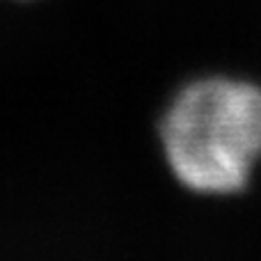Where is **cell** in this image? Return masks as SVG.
I'll return each mask as SVG.
<instances>
[{
	"mask_svg": "<svg viewBox=\"0 0 261 261\" xmlns=\"http://www.w3.org/2000/svg\"><path fill=\"white\" fill-rule=\"evenodd\" d=\"M165 156L174 174L197 193H234L261 156V90L208 78L179 94L163 119Z\"/></svg>",
	"mask_w": 261,
	"mask_h": 261,
	"instance_id": "1",
	"label": "cell"
}]
</instances>
